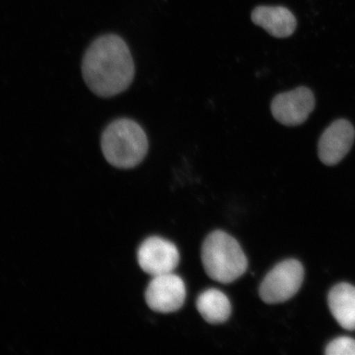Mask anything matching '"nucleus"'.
Segmentation results:
<instances>
[{
  "instance_id": "f257e3e1",
  "label": "nucleus",
  "mask_w": 355,
  "mask_h": 355,
  "mask_svg": "<svg viewBox=\"0 0 355 355\" xmlns=\"http://www.w3.org/2000/svg\"><path fill=\"white\" fill-rule=\"evenodd\" d=\"M84 81L101 97L114 96L131 85L135 67L130 48L117 35H101L87 49L82 64Z\"/></svg>"
},
{
  "instance_id": "f03ea898",
  "label": "nucleus",
  "mask_w": 355,
  "mask_h": 355,
  "mask_svg": "<svg viewBox=\"0 0 355 355\" xmlns=\"http://www.w3.org/2000/svg\"><path fill=\"white\" fill-rule=\"evenodd\" d=\"M149 148L143 128L130 119H119L106 127L101 136V149L110 165L132 168L144 161Z\"/></svg>"
},
{
  "instance_id": "7ed1b4c3",
  "label": "nucleus",
  "mask_w": 355,
  "mask_h": 355,
  "mask_svg": "<svg viewBox=\"0 0 355 355\" xmlns=\"http://www.w3.org/2000/svg\"><path fill=\"white\" fill-rule=\"evenodd\" d=\"M204 270L213 281L232 283L248 269V259L239 243L224 232L217 230L208 235L202 248Z\"/></svg>"
},
{
  "instance_id": "20e7f679",
  "label": "nucleus",
  "mask_w": 355,
  "mask_h": 355,
  "mask_svg": "<svg viewBox=\"0 0 355 355\" xmlns=\"http://www.w3.org/2000/svg\"><path fill=\"white\" fill-rule=\"evenodd\" d=\"M304 270L299 261H282L266 274L259 287L261 300L268 304L284 303L300 291Z\"/></svg>"
},
{
  "instance_id": "39448f33",
  "label": "nucleus",
  "mask_w": 355,
  "mask_h": 355,
  "mask_svg": "<svg viewBox=\"0 0 355 355\" xmlns=\"http://www.w3.org/2000/svg\"><path fill=\"white\" fill-rule=\"evenodd\" d=\"M185 299V284L174 272L153 277L145 293L148 307L161 313L176 312L183 307Z\"/></svg>"
},
{
  "instance_id": "423d86ee",
  "label": "nucleus",
  "mask_w": 355,
  "mask_h": 355,
  "mask_svg": "<svg viewBox=\"0 0 355 355\" xmlns=\"http://www.w3.org/2000/svg\"><path fill=\"white\" fill-rule=\"evenodd\" d=\"M315 107V97L308 87H300L278 94L270 104V111L277 122L286 126L304 123Z\"/></svg>"
},
{
  "instance_id": "0eeeda50",
  "label": "nucleus",
  "mask_w": 355,
  "mask_h": 355,
  "mask_svg": "<svg viewBox=\"0 0 355 355\" xmlns=\"http://www.w3.org/2000/svg\"><path fill=\"white\" fill-rule=\"evenodd\" d=\"M137 261L141 270L150 276L174 272L180 263V252L174 243L161 237H150L141 244Z\"/></svg>"
},
{
  "instance_id": "6e6552de",
  "label": "nucleus",
  "mask_w": 355,
  "mask_h": 355,
  "mask_svg": "<svg viewBox=\"0 0 355 355\" xmlns=\"http://www.w3.org/2000/svg\"><path fill=\"white\" fill-rule=\"evenodd\" d=\"M355 137L352 123L346 119L333 122L322 133L318 143V155L327 166H335L352 149Z\"/></svg>"
},
{
  "instance_id": "1a4fd4ad",
  "label": "nucleus",
  "mask_w": 355,
  "mask_h": 355,
  "mask_svg": "<svg viewBox=\"0 0 355 355\" xmlns=\"http://www.w3.org/2000/svg\"><path fill=\"white\" fill-rule=\"evenodd\" d=\"M251 19L270 35L286 38L295 33V17L288 8L282 6H259L252 12Z\"/></svg>"
},
{
  "instance_id": "9d476101",
  "label": "nucleus",
  "mask_w": 355,
  "mask_h": 355,
  "mask_svg": "<svg viewBox=\"0 0 355 355\" xmlns=\"http://www.w3.org/2000/svg\"><path fill=\"white\" fill-rule=\"evenodd\" d=\"M328 305L333 317L345 330H355V287L340 283L328 295Z\"/></svg>"
},
{
  "instance_id": "9b49d317",
  "label": "nucleus",
  "mask_w": 355,
  "mask_h": 355,
  "mask_svg": "<svg viewBox=\"0 0 355 355\" xmlns=\"http://www.w3.org/2000/svg\"><path fill=\"white\" fill-rule=\"evenodd\" d=\"M196 305L199 313L208 323H224L232 314V304L228 297L217 288L203 291L198 296Z\"/></svg>"
},
{
  "instance_id": "f8f14e48",
  "label": "nucleus",
  "mask_w": 355,
  "mask_h": 355,
  "mask_svg": "<svg viewBox=\"0 0 355 355\" xmlns=\"http://www.w3.org/2000/svg\"><path fill=\"white\" fill-rule=\"evenodd\" d=\"M327 355H355V340L341 336L333 340L326 348Z\"/></svg>"
}]
</instances>
